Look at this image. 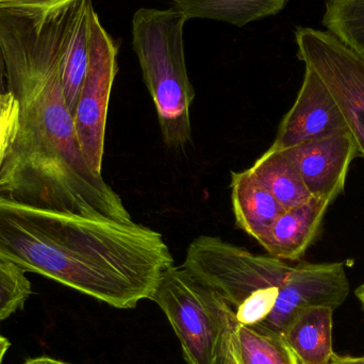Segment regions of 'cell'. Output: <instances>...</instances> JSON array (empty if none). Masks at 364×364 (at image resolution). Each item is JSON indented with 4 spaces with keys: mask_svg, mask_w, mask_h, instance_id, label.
<instances>
[{
    "mask_svg": "<svg viewBox=\"0 0 364 364\" xmlns=\"http://www.w3.org/2000/svg\"><path fill=\"white\" fill-rule=\"evenodd\" d=\"M117 48L95 10L90 26L89 63L74 114L75 132L90 168L102 176L107 115L117 73Z\"/></svg>",
    "mask_w": 364,
    "mask_h": 364,
    "instance_id": "cell-7",
    "label": "cell"
},
{
    "mask_svg": "<svg viewBox=\"0 0 364 364\" xmlns=\"http://www.w3.org/2000/svg\"><path fill=\"white\" fill-rule=\"evenodd\" d=\"M325 6L329 33L364 57V0H326Z\"/></svg>",
    "mask_w": 364,
    "mask_h": 364,
    "instance_id": "cell-18",
    "label": "cell"
},
{
    "mask_svg": "<svg viewBox=\"0 0 364 364\" xmlns=\"http://www.w3.org/2000/svg\"><path fill=\"white\" fill-rule=\"evenodd\" d=\"M328 364H364V356L352 357L336 355Z\"/></svg>",
    "mask_w": 364,
    "mask_h": 364,
    "instance_id": "cell-22",
    "label": "cell"
},
{
    "mask_svg": "<svg viewBox=\"0 0 364 364\" xmlns=\"http://www.w3.org/2000/svg\"><path fill=\"white\" fill-rule=\"evenodd\" d=\"M346 128L341 111L314 70L306 66L303 85L272 144L274 149H288Z\"/></svg>",
    "mask_w": 364,
    "mask_h": 364,
    "instance_id": "cell-10",
    "label": "cell"
},
{
    "mask_svg": "<svg viewBox=\"0 0 364 364\" xmlns=\"http://www.w3.org/2000/svg\"><path fill=\"white\" fill-rule=\"evenodd\" d=\"M230 188L237 226L260 241L284 208L257 181L250 168L231 174Z\"/></svg>",
    "mask_w": 364,
    "mask_h": 364,
    "instance_id": "cell-13",
    "label": "cell"
},
{
    "mask_svg": "<svg viewBox=\"0 0 364 364\" xmlns=\"http://www.w3.org/2000/svg\"><path fill=\"white\" fill-rule=\"evenodd\" d=\"M188 18L175 8H141L132 17V47L153 98L164 143L182 149L192 139L194 87L184 55Z\"/></svg>",
    "mask_w": 364,
    "mask_h": 364,
    "instance_id": "cell-3",
    "label": "cell"
},
{
    "mask_svg": "<svg viewBox=\"0 0 364 364\" xmlns=\"http://www.w3.org/2000/svg\"><path fill=\"white\" fill-rule=\"evenodd\" d=\"M70 6L46 21L0 9L8 91L19 106L16 134L0 166V197L40 209L132 220L123 199L90 168L77 141L61 72Z\"/></svg>",
    "mask_w": 364,
    "mask_h": 364,
    "instance_id": "cell-1",
    "label": "cell"
},
{
    "mask_svg": "<svg viewBox=\"0 0 364 364\" xmlns=\"http://www.w3.org/2000/svg\"><path fill=\"white\" fill-rule=\"evenodd\" d=\"M257 181L284 208L294 207L311 198L301 173L284 149L269 147L250 168Z\"/></svg>",
    "mask_w": 364,
    "mask_h": 364,
    "instance_id": "cell-15",
    "label": "cell"
},
{
    "mask_svg": "<svg viewBox=\"0 0 364 364\" xmlns=\"http://www.w3.org/2000/svg\"><path fill=\"white\" fill-rule=\"evenodd\" d=\"M235 364H299L282 335L237 324L231 339Z\"/></svg>",
    "mask_w": 364,
    "mask_h": 364,
    "instance_id": "cell-17",
    "label": "cell"
},
{
    "mask_svg": "<svg viewBox=\"0 0 364 364\" xmlns=\"http://www.w3.org/2000/svg\"><path fill=\"white\" fill-rule=\"evenodd\" d=\"M355 294H356L357 299H359L361 305H363L364 310V282L363 284H361L360 287H359L358 289H356V291H355Z\"/></svg>",
    "mask_w": 364,
    "mask_h": 364,
    "instance_id": "cell-26",
    "label": "cell"
},
{
    "mask_svg": "<svg viewBox=\"0 0 364 364\" xmlns=\"http://www.w3.org/2000/svg\"><path fill=\"white\" fill-rule=\"evenodd\" d=\"M4 76H6V63H4V53L0 47V94L6 93L4 87Z\"/></svg>",
    "mask_w": 364,
    "mask_h": 364,
    "instance_id": "cell-23",
    "label": "cell"
},
{
    "mask_svg": "<svg viewBox=\"0 0 364 364\" xmlns=\"http://www.w3.org/2000/svg\"><path fill=\"white\" fill-rule=\"evenodd\" d=\"M0 258L117 309L153 301L174 257L134 220L40 209L0 197Z\"/></svg>",
    "mask_w": 364,
    "mask_h": 364,
    "instance_id": "cell-2",
    "label": "cell"
},
{
    "mask_svg": "<svg viewBox=\"0 0 364 364\" xmlns=\"http://www.w3.org/2000/svg\"><path fill=\"white\" fill-rule=\"evenodd\" d=\"M295 38L299 59L333 96L358 155L364 158V57L329 32L299 28Z\"/></svg>",
    "mask_w": 364,
    "mask_h": 364,
    "instance_id": "cell-6",
    "label": "cell"
},
{
    "mask_svg": "<svg viewBox=\"0 0 364 364\" xmlns=\"http://www.w3.org/2000/svg\"><path fill=\"white\" fill-rule=\"evenodd\" d=\"M18 102L11 92L0 94V166L18 126Z\"/></svg>",
    "mask_w": 364,
    "mask_h": 364,
    "instance_id": "cell-21",
    "label": "cell"
},
{
    "mask_svg": "<svg viewBox=\"0 0 364 364\" xmlns=\"http://www.w3.org/2000/svg\"><path fill=\"white\" fill-rule=\"evenodd\" d=\"M173 8L186 18L224 21L244 27L252 21L273 16L284 10L289 0H170Z\"/></svg>",
    "mask_w": 364,
    "mask_h": 364,
    "instance_id": "cell-16",
    "label": "cell"
},
{
    "mask_svg": "<svg viewBox=\"0 0 364 364\" xmlns=\"http://www.w3.org/2000/svg\"><path fill=\"white\" fill-rule=\"evenodd\" d=\"M284 151L296 164L310 195L331 203L343 193L350 164L358 155L348 128Z\"/></svg>",
    "mask_w": 364,
    "mask_h": 364,
    "instance_id": "cell-9",
    "label": "cell"
},
{
    "mask_svg": "<svg viewBox=\"0 0 364 364\" xmlns=\"http://www.w3.org/2000/svg\"><path fill=\"white\" fill-rule=\"evenodd\" d=\"M25 364H68L49 357H38V358L29 359Z\"/></svg>",
    "mask_w": 364,
    "mask_h": 364,
    "instance_id": "cell-24",
    "label": "cell"
},
{
    "mask_svg": "<svg viewBox=\"0 0 364 364\" xmlns=\"http://www.w3.org/2000/svg\"><path fill=\"white\" fill-rule=\"evenodd\" d=\"M9 348H10V342H9V340L0 336V364L2 363L4 355L8 352Z\"/></svg>",
    "mask_w": 364,
    "mask_h": 364,
    "instance_id": "cell-25",
    "label": "cell"
},
{
    "mask_svg": "<svg viewBox=\"0 0 364 364\" xmlns=\"http://www.w3.org/2000/svg\"><path fill=\"white\" fill-rule=\"evenodd\" d=\"M155 301L176 333L188 364H235L232 306L183 265L164 273Z\"/></svg>",
    "mask_w": 364,
    "mask_h": 364,
    "instance_id": "cell-4",
    "label": "cell"
},
{
    "mask_svg": "<svg viewBox=\"0 0 364 364\" xmlns=\"http://www.w3.org/2000/svg\"><path fill=\"white\" fill-rule=\"evenodd\" d=\"M333 312L331 307H310L292 318L282 336L299 364H328L333 350Z\"/></svg>",
    "mask_w": 364,
    "mask_h": 364,
    "instance_id": "cell-12",
    "label": "cell"
},
{
    "mask_svg": "<svg viewBox=\"0 0 364 364\" xmlns=\"http://www.w3.org/2000/svg\"><path fill=\"white\" fill-rule=\"evenodd\" d=\"M331 205L326 199L311 197L301 205L284 209L258 243L269 256L287 262L301 260L320 235Z\"/></svg>",
    "mask_w": 364,
    "mask_h": 364,
    "instance_id": "cell-11",
    "label": "cell"
},
{
    "mask_svg": "<svg viewBox=\"0 0 364 364\" xmlns=\"http://www.w3.org/2000/svg\"><path fill=\"white\" fill-rule=\"evenodd\" d=\"M350 284L342 262L292 265L282 282L277 301L267 320L252 328L261 333L282 335L301 310L310 307L338 309L350 295Z\"/></svg>",
    "mask_w": 364,
    "mask_h": 364,
    "instance_id": "cell-8",
    "label": "cell"
},
{
    "mask_svg": "<svg viewBox=\"0 0 364 364\" xmlns=\"http://www.w3.org/2000/svg\"><path fill=\"white\" fill-rule=\"evenodd\" d=\"M182 265L220 293L235 310L260 291L282 288L292 267L287 261L254 254L212 235L193 240Z\"/></svg>",
    "mask_w": 364,
    "mask_h": 364,
    "instance_id": "cell-5",
    "label": "cell"
},
{
    "mask_svg": "<svg viewBox=\"0 0 364 364\" xmlns=\"http://www.w3.org/2000/svg\"><path fill=\"white\" fill-rule=\"evenodd\" d=\"M77 0H0V9L12 14L46 21L53 15L70 8Z\"/></svg>",
    "mask_w": 364,
    "mask_h": 364,
    "instance_id": "cell-20",
    "label": "cell"
},
{
    "mask_svg": "<svg viewBox=\"0 0 364 364\" xmlns=\"http://www.w3.org/2000/svg\"><path fill=\"white\" fill-rule=\"evenodd\" d=\"M31 293V284L25 272L0 258V321L23 308Z\"/></svg>",
    "mask_w": 364,
    "mask_h": 364,
    "instance_id": "cell-19",
    "label": "cell"
},
{
    "mask_svg": "<svg viewBox=\"0 0 364 364\" xmlns=\"http://www.w3.org/2000/svg\"><path fill=\"white\" fill-rule=\"evenodd\" d=\"M93 10L92 0H77L70 6L61 72L66 104L73 117L89 63L90 26Z\"/></svg>",
    "mask_w": 364,
    "mask_h": 364,
    "instance_id": "cell-14",
    "label": "cell"
}]
</instances>
